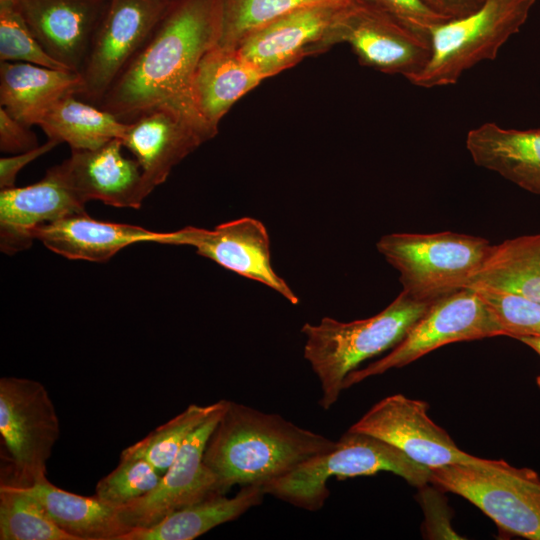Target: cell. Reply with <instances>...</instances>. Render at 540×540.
Returning <instances> with one entry per match:
<instances>
[{
	"label": "cell",
	"instance_id": "25",
	"mask_svg": "<svg viewBox=\"0 0 540 540\" xmlns=\"http://www.w3.org/2000/svg\"><path fill=\"white\" fill-rule=\"evenodd\" d=\"M54 522L76 540H119L130 531L119 509L98 496L65 491L44 477L29 484Z\"/></svg>",
	"mask_w": 540,
	"mask_h": 540
},
{
	"label": "cell",
	"instance_id": "38",
	"mask_svg": "<svg viewBox=\"0 0 540 540\" xmlns=\"http://www.w3.org/2000/svg\"><path fill=\"white\" fill-rule=\"evenodd\" d=\"M523 344L529 346L540 356V337L538 336H521L516 338ZM537 386L540 389V375L536 378Z\"/></svg>",
	"mask_w": 540,
	"mask_h": 540
},
{
	"label": "cell",
	"instance_id": "27",
	"mask_svg": "<svg viewBox=\"0 0 540 540\" xmlns=\"http://www.w3.org/2000/svg\"><path fill=\"white\" fill-rule=\"evenodd\" d=\"M513 293L540 303V234L493 245L469 287Z\"/></svg>",
	"mask_w": 540,
	"mask_h": 540
},
{
	"label": "cell",
	"instance_id": "23",
	"mask_svg": "<svg viewBox=\"0 0 540 540\" xmlns=\"http://www.w3.org/2000/svg\"><path fill=\"white\" fill-rule=\"evenodd\" d=\"M80 73L26 62H0V104L22 123L37 125L61 98L77 94Z\"/></svg>",
	"mask_w": 540,
	"mask_h": 540
},
{
	"label": "cell",
	"instance_id": "17",
	"mask_svg": "<svg viewBox=\"0 0 540 540\" xmlns=\"http://www.w3.org/2000/svg\"><path fill=\"white\" fill-rule=\"evenodd\" d=\"M110 0H16L33 36L66 69L80 73Z\"/></svg>",
	"mask_w": 540,
	"mask_h": 540
},
{
	"label": "cell",
	"instance_id": "11",
	"mask_svg": "<svg viewBox=\"0 0 540 540\" xmlns=\"http://www.w3.org/2000/svg\"><path fill=\"white\" fill-rule=\"evenodd\" d=\"M356 1L296 10L251 32L236 49L267 78L274 76L336 45L337 25Z\"/></svg>",
	"mask_w": 540,
	"mask_h": 540
},
{
	"label": "cell",
	"instance_id": "9",
	"mask_svg": "<svg viewBox=\"0 0 540 540\" xmlns=\"http://www.w3.org/2000/svg\"><path fill=\"white\" fill-rule=\"evenodd\" d=\"M0 434L9 454L13 480L31 484L46 477L47 461L60 436V423L42 383L1 377Z\"/></svg>",
	"mask_w": 540,
	"mask_h": 540
},
{
	"label": "cell",
	"instance_id": "6",
	"mask_svg": "<svg viewBox=\"0 0 540 540\" xmlns=\"http://www.w3.org/2000/svg\"><path fill=\"white\" fill-rule=\"evenodd\" d=\"M536 0H485L474 12L435 25L429 32L431 56L410 82L422 88L456 84L462 74L494 60L518 33Z\"/></svg>",
	"mask_w": 540,
	"mask_h": 540
},
{
	"label": "cell",
	"instance_id": "10",
	"mask_svg": "<svg viewBox=\"0 0 540 540\" xmlns=\"http://www.w3.org/2000/svg\"><path fill=\"white\" fill-rule=\"evenodd\" d=\"M173 0H110L80 72L76 96L98 106Z\"/></svg>",
	"mask_w": 540,
	"mask_h": 540
},
{
	"label": "cell",
	"instance_id": "34",
	"mask_svg": "<svg viewBox=\"0 0 540 540\" xmlns=\"http://www.w3.org/2000/svg\"><path fill=\"white\" fill-rule=\"evenodd\" d=\"M365 1L384 11L407 28L427 37H429L431 28L449 20L436 12L425 0Z\"/></svg>",
	"mask_w": 540,
	"mask_h": 540
},
{
	"label": "cell",
	"instance_id": "4",
	"mask_svg": "<svg viewBox=\"0 0 540 540\" xmlns=\"http://www.w3.org/2000/svg\"><path fill=\"white\" fill-rule=\"evenodd\" d=\"M376 247L399 272L402 291L433 303L468 288L493 245L483 237L443 231L391 233L382 236Z\"/></svg>",
	"mask_w": 540,
	"mask_h": 540
},
{
	"label": "cell",
	"instance_id": "30",
	"mask_svg": "<svg viewBox=\"0 0 540 540\" xmlns=\"http://www.w3.org/2000/svg\"><path fill=\"white\" fill-rule=\"evenodd\" d=\"M353 1L356 0H221V29L217 45L236 48L256 29L305 7Z\"/></svg>",
	"mask_w": 540,
	"mask_h": 540
},
{
	"label": "cell",
	"instance_id": "8",
	"mask_svg": "<svg viewBox=\"0 0 540 540\" xmlns=\"http://www.w3.org/2000/svg\"><path fill=\"white\" fill-rule=\"evenodd\" d=\"M495 336H504V331L491 309L474 289H461L434 301L387 355L350 372L343 389L402 368L444 345Z\"/></svg>",
	"mask_w": 540,
	"mask_h": 540
},
{
	"label": "cell",
	"instance_id": "35",
	"mask_svg": "<svg viewBox=\"0 0 540 540\" xmlns=\"http://www.w3.org/2000/svg\"><path fill=\"white\" fill-rule=\"evenodd\" d=\"M28 126L0 108V150L18 154L36 148L37 136Z\"/></svg>",
	"mask_w": 540,
	"mask_h": 540
},
{
	"label": "cell",
	"instance_id": "19",
	"mask_svg": "<svg viewBox=\"0 0 540 540\" xmlns=\"http://www.w3.org/2000/svg\"><path fill=\"white\" fill-rule=\"evenodd\" d=\"M85 211L83 203L51 167L39 182L0 191V248L8 255L27 249L36 229Z\"/></svg>",
	"mask_w": 540,
	"mask_h": 540
},
{
	"label": "cell",
	"instance_id": "20",
	"mask_svg": "<svg viewBox=\"0 0 540 540\" xmlns=\"http://www.w3.org/2000/svg\"><path fill=\"white\" fill-rule=\"evenodd\" d=\"M169 234L130 224L96 220L83 211L38 227L34 239L68 259L106 262L134 243L167 244Z\"/></svg>",
	"mask_w": 540,
	"mask_h": 540
},
{
	"label": "cell",
	"instance_id": "7",
	"mask_svg": "<svg viewBox=\"0 0 540 540\" xmlns=\"http://www.w3.org/2000/svg\"><path fill=\"white\" fill-rule=\"evenodd\" d=\"M430 470V483L474 504L502 534L540 540V476L536 471L489 459Z\"/></svg>",
	"mask_w": 540,
	"mask_h": 540
},
{
	"label": "cell",
	"instance_id": "31",
	"mask_svg": "<svg viewBox=\"0 0 540 540\" xmlns=\"http://www.w3.org/2000/svg\"><path fill=\"white\" fill-rule=\"evenodd\" d=\"M162 474L143 458L120 457L118 466L101 478L95 495L120 507L152 491Z\"/></svg>",
	"mask_w": 540,
	"mask_h": 540
},
{
	"label": "cell",
	"instance_id": "37",
	"mask_svg": "<svg viewBox=\"0 0 540 540\" xmlns=\"http://www.w3.org/2000/svg\"><path fill=\"white\" fill-rule=\"evenodd\" d=\"M447 19H456L476 11L485 0H425Z\"/></svg>",
	"mask_w": 540,
	"mask_h": 540
},
{
	"label": "cell",
	"instance_id": "1",
	"mask_svg": "<svg viewBox=\"0 0 540 540\" xmlns=\"http://www.w3.org/2000/svg\"><path fill=\"white\" fill-rule=\"evenodd\" d=\"M221 0H173L153 33L114 81L98 107L128 123L165 106L212 139L192 94L197 66L218 43Z\"/></svg>",
	"mask_w": 540,
	"mask_h": 540
},
{
	"label": "cell",
	"instance_id": "16",
	"mask_svg": "<svg viewBox=\"0 0 540 540\" xmlns=\"http://www.w3.org/2000/svg\"><path fill=\"white\" fill-rule=\"evenodd\" d=\"M123 143L114 139L91 150H71V156L53 166L60 179L83 202L99 200L118 208L141 207L150 194L136 159L122 153Z\"/></svg>",
	"mask_w": 540,
	"mask_h": 540
},
{
	"label": "cell",
	"instance_id": "28",
	"mask_svg": "<svg viewBox=\"0 0 540 540\" xmlns=\"http://www.w3.org/2000/svg\"><path fill=\"white\" fill-rule=\"evenodd\" d=\"M1 540H76L51 518L29 484L2 479L0 484Z\"/></svg>",
	"mask_w": 540,
	"mask_h": 540
},
{
	"label": "cell",
	"instance_id": "14",
	"mask_svg": "<svg viewBox=\"0 0 540 540\" xmlns=\"http://www.w3.org/2000/svg\"><path fill=\"white\" fill-rule=\"evenodd\" d=\"M336 44L347 43L358 61L409 81L431 56L430 38L419 34L365 0H357L343 15L335 34Z\"/></svg>",
	"mask_w": 540,
	"mask_h": 540
},
{
	"label": "cell",
	"instance_id": "39",
	"mask_svg": "<svg viewBox=\"0 0 540 540\" xmlns=\"http://www.w3.org/2000/svg\"><path fill=\"white\" fill-rule=\"evenodd\" d=\"M16 0H0V4L14 2Z\"/></svg>",
	"mask_w": 540,
	"mask_h": 540
},
{
	"label": "cell",
	"instance_id": "21",
	"mask_svg": "<svg viewBox=\"0 0 540 540\" xmlns=\"http://www.w3.org/2000/svg\"><path fill=\"white\" fill-rule=\"evenodd\" d=\"M466 148L477 166L540 195V129H506L487 122L468 132Z\"/></svg>",
	"mask_w": 540,
	"mask_h": 540
},
{
	"label": "cell",
	"instance_id": "24",
	"mask_svg": "<svg viewBox=\"0 0 540 540\" xmlns=\"http://www.w3.org/2000/svg\"><path fill=\"white\" fill-rule=\"evenodd\" d=\"M261 486H241L233 497L215 495L167 515L147 528H136L123 534L119 540H192L211 529L233 521L265 496Z\"/></svg>",
	"mask_w": 540,
	"mask_h": 540
},
{
	"label": "cell",
	"instance_id": "22",
	"mask_svg": "<svg viewBox=\"0 0 540 540\" xmlns=\"http://www.w3.org/2000/svg\"><path fill=\"white\" fill-rule=\"evenodd\" d=\"M266 78L236 48L215 44L203 55L194 75L196 108L207 125L218 132L220 120L233 104Z\"/></svg>",
	"mask_w": 540,
	"mask_h": 540
},
{
	"label": "cell",
	"instance_id": "3",
	"mask_svg": "<svg viewBox=\"0 0 540 540\" xmlns=\"http://www.w3.org/2000/svg\"><path fill=\"white\" fill-rule=\"evenodd\" d=\"M432 303L402 291L378 314L351 322L324 317L319 324L305 323L304 358L321 386L319 405L330 409L338 400L346 376L365 360L394 348Z\"/></svg>",
	"mask_w": 540,
	"mask_h": 540
},
{
	"label": "cell",
	"instance_id": "33",
	"mask_svg": "<svg viewBox=\"0 0 540 540\" xmlns=\"http://www.w3.org/2000/svg\"><path fill=\"white\" fill-rule=\"evenodd\" d=\"M474 289L491 309L504 331V336L540 337V303L522 296L474 286Z\"/></svg>",
	"mask_w": 540,
	"mask_h": 540
},
{
	"label": "cell",
	"instance_id": "36",
	"mask_svg": "<svg viewBox=\"0 0 540 540\" xmlns=\"http://www.w3.org/2000/svg\"><path fill=\"white\" fill-rule=\"evenodd\" d=\"M58 144L57 141L48 139L46 143L29 151L14 154L10 157H2L0 159V189L15 187V180L19 171L38 157L51 151Z\"/></svg>",
	"mask_w": 540,
	"mask_h": 540
},
{
	"label": "cell",
	"instance_id": "29",
	"mask_svg": "<svg viewBox=\"0 0 540 540\" xmlns=\"http://www.w3.org/2000/svg\"><path fill=\"white\" fill-rule=\"evenodd\" d=\"M223 403L224 399L204 406L189 405L181 413L151 431L147 436L125 448L120 457L143 458L163 475L175 459L187 437L218 410Z\"/></svg>",
	"mask_w": 540,
	"mask_h": 540
},
{
	"label": "cell",
	"instance_id": "15",
	"mask_svg": "<svg viewBox=\"0 0 540 540\" xmlns=\"http://www.w3.org/2000/svg\"><path fill=\"white\" fill-rule=\"evenodd\" d=\"M167 244L186 245L243 277L260 282L292 304L299 299L271 264L270 238L264 224L242 217L208 230L187 226L170 232Z\"/></svg>",
	"mask_w": 540,
	"mask_h": 540
},
{
	"label": "cell",
	"instance_id": "5",
	"mask_svg": "<svg viewBox=\"0 0 540 540\" xmlns=\"http://www.w3.org/2000/svg\"><path fill=\"white\" fill-rule=\"evenodd\" d=\"M381 471L398 475L417 488L430 483V468L379 438L348 430L337 440L334 449L305 461L262 489L265 494L315 512L330 495L327 482L332 476L342 480Z\"/></svg>",
	"mask_w": 540,
	"mask_h": 540
},
{
	"label": "cell",
	"instance_id": "26",
	"mask_svg": "<svg viewBox=\"0 0 540 540\" xmlns=\"http://www.w3.org/2000/svg\"><path fill=\"white\" fill-rule=\"evenodd\" d=\"M37 126L48 139L67 143L71 150H91L114 139L121 140L127 123L75 94H68L42 116Z\"/></svg>",
	"mask_w": 540,
	"mask_h": 540
},
{
	"label": "cell",
	"instance_id": "13",
	"mask_svg": "<svg viewBox=\"0 0 540 540\" xmlns=\"http://www.w3.org/2000/svg\"><path fill=\"white\" fill-rule=\"evenodd\" d=\"M226 404L224 399L223 405L187 437L152 491L118 507L122 521L130 530L150 527L176 510L225 494L217 477L204 464L203 454Z\"/></svg>",
	"mask_w": 540,
	"mask_h": 540
},
{
	"label": "cell",
	"instance_id": "32",
	"mask_svg": "<svg viewBox=\"0 0 540 540\" xmlns=\"http://www.w3.org/2000/svg\"><path fill=\"white\" fill-rule=\"evenodd\" d=\"M0 62H26L68 70L42 48L26 25L16 1L0 4Z\"/></svg>",
	"mask_w": 540,
	"mask_h": 540
},
{
	"label": "cell",
	"instance_id": "12",
	"mask_svg": "<svg viewBox=\"0 0 540 540\" xmlns=\"http://www.w3.org/2000/svg\"><path fill=\"white\" fill-rule=\"evenodd\" d=\"M423 400L393 394L375 403L348 430L379 438L430 469L484 461L461 450L427 414Z\"/></svg>",
	"mask_w": 540,
	"mask_h": 540
},
{
	"label": "cell",
	"instance_id": "2",
	"mask_svg": "<svg viewBox=\"0 0 540 540\" xmlns=\"http://www.w3.org/2000/svg\"><path fill=\"white\" fill-rule=\"evenodd\" d=\"M336 444L279 414L227 400L206 443L203 462L226 494L235 485L262 487Z\"/></svg>",
	"mask_w": 540,
	"mask_h": 540
},
{
	"label": "cell",
	"instance_id": "18",
	"mask_svg": "<svg viewBox=\"0 0 540 540\" xmlns=\"http://www.w3.org/2000/svg\"><path fill=\"white\" fill-rule=\"evenodd\" d=\"M210 138L172 109L158 106L132 121L121 139L139 163L151 193L164 183L171 170Z\"/></svg>",
	"mask_w": 540,
	"mask_h": 540
}]
</instances>
